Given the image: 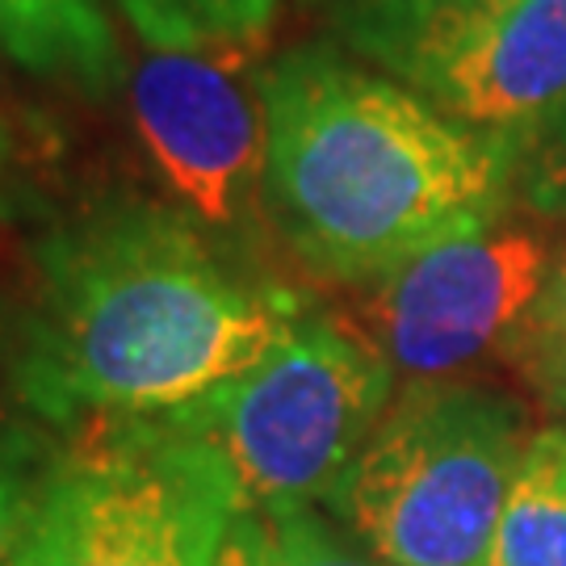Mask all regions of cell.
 <instances>
[{
    "mask_svg": "<svg viewBox=\"0 0 566 566\" xmlns=\"http://www.w3.org/2000/svg\"><path fill=\"white\" fill-rule=\"evenodd\" d=\"M214 566H382L315 504L240 512L227 528Z\"/></svg>",
    "mask_w": 566,
    "mask_h": 566,
    "instance_id": "obj_12",
    "label": "cell"
},
{
    "mask_svg": "<svg viewBox=\"0 0 566 566\" xmlns=\"http://www.w3.org/2000/svg\"><path fill=\"white\" fill-rule=\"evenodd\" d=\"M486 566H566V428H537L504 512Z\"/></svg>",
    "mask_w": 566,
    "mask_h": 566,
    "instance_id": "obj_11",
    "label": "cell"
},
{
    "mask_svg": "<svg viewBox=\"0 0 566 566\" xmlns=\"http://www.w3.org/2000/svg\"><path fill=\"white\" fill-rule=\"evenodd\" d=\"M399 84L470 130L516 139L566 102V0H507Z\"/></svg>",
    "mask_w": 566,
    "mask_h": 566,
    "instance_id": "obj_8",
    "label": "cell"
},
{
    "mask_svg": "<svg viewBox=\"0 0 566 566\" xmlns=\"http://www.w3.org/2000/svg\"><path fill=\"white\" fill-rule=\"evenodd\" d=\"M0 55L93 102L126 81V55L102 0H0Z\"/></svg>",
    "mask_w": 566,
    "mask_h": 566,
    "instance_id": "obj_9",
    "label": "cell"
},
{
    "mask_svg": "<svg viewBox=\"0 0 566 566\" xmlns=\"http://www.w3.org/2000/svg\"><path fill=\"white\" fill-rule=\"evenodd\" d=\"M235 516L219 465L181 432L93 424L46 465L18 566H214Z\"/></svg>",
    "mask_w": 566,
    "mask_h": 566,
    "instance_id": "obj_5",
    "label": "cell"
},
{
    "mask_svg": "<svg viewBox=\"0 0 566 566\" xmlns=\"http://www.w3.org/2000/svg\"><path fill=\"white\" fill-rule=\"evenodd\" d=\"M151 51H252L282 0H114Z\"/></svg>",
    "mask_w": 566,
    "mask_h": 566,
    "instance_id": "obj_13",
    "label": "cell"
},
{
    "mask_svg": "<svg viewBox=\"0 0 566 566\" xmlns=\"http://www.w3.org/2000/svg\"><path fill=\"white\" fill-rule=\"evenodd\" d=\"M504 143L512 151V206L566 223V102Z\"/></svg>",
    "mask_w": 566,
    "mask_h": 566,
    "instance_id": "obj_14",
    "label": "cell"
},
{
    "mask_svg": "<svg viewBox=\"0 0 566 566\" xmlns=\"http://www.w3.org/2000/svg\"><path fill=\"white\" fill-rule=\"evenodd\" d=\"M533 432L504 390L403 382L324 504L382 566H486Z\"/></svg>",
    "mask_w": 566,
    "mask_h": 566,
    "instance_id": "obj_3",
    "label": "cell"
},
{
    "mask_svg": "<svg viewBox=\"0 0 566 566\" xmlns=\"http://www.w3.org/2000/svg\"><path fill=\"white\" fill-rule=\"evenodd\" d=\"M504 357L516 365V374L537 395V403L566 428V332L521 327L507 340Z\"/></svg>",
    "mask_w": 566,
    "mask_h": 566,
    "instance_id": "obj_16",
    "label": "cell"
},
{
    "mask_svg": "<svg viewBox=\"0 0 566 566\" xmlns=\"http://www.w3.org/2000/svg\"><path fill=\"white\" fill-rule=\"evenodd\" d=\"M521 327H537V332H566V256L554 264L546 290L537 306L528 311V319Z\"/></svg>",
    "mask_w": 566,
    "mask_h": 566,
    "instance_id": "obj_17",
    "label": "cell"
},
{
    "mask_svg": "<svg viewBox=\"0 0 566 566\" xmlns=\"http://www.w3.org/2000/svg\"><path fill=\"white\" fill-rule=\"evenodd\" d=\"M558 256L533 231L458 235L365 285V336L407 382H453L504 353L537 306Z\"/></svg>",
    "mask_w": 566,
    "mask_h": 566,
    "instance_id": "obj_6",
    "label": "cell"
},
{
    "mask_svg": "<svg viewBox=\"0 0 566 566\" xmlns=\"http://www.w3.org/2000/svg\"><path fill=\"white\" fill-rule=\"evenodd\" d=\"M0 357H4V319H0Z\"/></svg>",
    "mask_w": 566,
    "mask_h": 566,
    "instance_id": "obj_19",
    "label": "cell"
},
{
    "mask_svg": "<svg viewBox=\"0 0 566 566\" xmlns=\"http://www.w3.org/2000/svg\"><path fill=\"white\" fill-rule=\"evenodd\" d=\"M303 306L181 206L105 193L34 240L13 390L51 428L160 420L261 361Z\"/></svg>",
    "mask_w": 566,
    "mask_h": 566,
    "instance_id": "obj_1",
    "label": "cell"
},
{
    "mask_svg": "<svg viewBox=\"0 0 566 566\" xmlns=\"http://www.w3.org/2000/svg\"><path fill=\"white\" fill-rule=\"evenodd\" d=\"M55 453L25 424H0V566H18L21 537Z\"/></svg>",
    "mask_w": 566,
    "mask_h": 566,
    "instance_id": "obj_15",
    "label": "cell"
},
{
    "mask_svg": "<svg viewBox=\"0 0 566 566\" xmlns=\"http://www.w3.org/2000/svg\"><path fill=\"white\" fill-rule=\"evenodd\" d=\"M248 51H151L130 76V118L185 214L214 235L264 206V97Z\"/></svg>",
    "mask_w": 566,
    "mask_h": 566,
    "instance_id": "obj_7",
    "label": "cell"
},
{
    "mask_svg": "<svg viewBox=\"0 0 566 566\" xmlns=\"http://www.w3.org/2000/svg\"><path fill=\"white\" fill-rule=\"evenodd\" d=\"M348 55L403 81L453 39L495 18L507 0H311Z\"/></svg>",
    "mask_w": 566,
    "mask_h": 566,
    "instance_id": "obj_10",
    "label": "cell"
},
{
    "mask_svg": "<svg viewBox=\"0 0 566 566\" xmlns=\"http://www.w3.org/2000/svg\"><path fill=\"white\" fill-rule=\"evenodd\" d=\"M395 399L382 348L303 306L256 365L160 416L219 465L240 512L324 504Z\"/></svg>",
    "mask_w": 566,
    "mask_h": 566,
    "instance_id": "obj_4",
    "label": "cell"
},
{
    "mask_svg": "<svg viewBox=\"0 0 566 566\" xmlns=\"http://www.w3.org/2000/svg\"><path fill=\"white\" fill-rule=\"evenodd\" d=\"M264 210L327 282L374 285L512 210V151L348 51L311 42L261 67Z\"/></svg>",
    "mask_w": 566,
    "mask_h": 566,
    "instance_id": "obj_2",
    "label": "cell"
},
{
    "mask_svg": "<svg viewBox=\"0 0 566 566\" xmlns=\"http://www.w3.org/2000/svg\"><path fill=\"white\" fill-rule=\"evenodd\" d=\"M4 156H9V130L0 126V160H4Z\"/></svg>",
    "mask_w": 566,
    "mask_h": 566,
    "instance_id": "obj_18",
    "label": "cell"
}]
</instances>
